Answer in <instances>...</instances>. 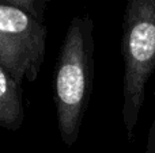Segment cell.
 Listing matches in <instances>:
<instances>
[{
	"label": "cell",
	"instance_id": "277c9868",
	"mask_svg": "<svg viewBox=\"0 0 155 153\" xmlns=\"http://www.w3.org/2000/svg\"><path fill=\"white\" fill-rule=\"evenodd\" d=\"M25 121L23 89L0 64V127L16 132Z\"/></svg>",
	"mask_w": 155,
	"mask_h": 153
},
{
	"label": "cell",
	"instance_id": "3957f363",
	"mask_svg": "<svg viewBox=\"0 0 155 153\" xmlns=\"http://www.w3.org/2000/svg\"><path fill=\"white\" fill-rule=\"evenodd\" d=\"M46 26L26 11L0 2V64L22 86L34 81L45 58Z\"/></svg>",
	"mask_w": 155,
	"mask_h": 153
},
{
	"label": "cell",
	"instance_id": "5b68a950",
	"mask_svg": "<svg viewBox=\"0 0 155 153\" xmlns=\"http://www.w3.org/2000/svg\"><path fill=\"white\" fill-rule=\"evenodd\" d=\"M3 3L11 4L14 7H18L21 10L26 11L35 19L44 22V15H45V8L48 0H0Z\"/></svg>",
	"mask_w": 155,
	"mask_h": 153
},
{
	"label": "cell",
	"instance_id": "7a4b0ae2",
	"mask_svg": "<svg viewBox=\"0 0 155 153\" xmlns=\"http://www.w3.org/2000/svg\"><path fill=\"white\" fill-rule=\"evenodd\" d=\"M123 123L134 138L146 89L155 70V0H127L121 34Z\"/></svg>",
	"mask_w": 155,
	"mask_h": 153
},
{
	"label": "cell",
	"instance_id": "6da1fadb",
	"mask_svg": "<svg viewBox=\"0 0 155 153\" xmlns=\"http://www.w3.org/2000/svg\"><path fill=\"white\" fill-rule=\"evenodd\" d=\"M94 22L88 15L71 20L57 57L53 81L60 138L68 148L78 141L94 80Z\"/></svg>",
	"mask_w": 155,
	"mask_h": 153
},
{
	"label": "cell",
	"instance_id": "8992f818",
	"mask_svg": "<svg viewBox=\"0 0 155 153\" xmlns=\"http://www.w3.org/2000/svg\"><path fill=\"white\" fill-rule=\"evenodd\" d=\"M154 103H155V88H154Z\"/></svg>",
	"mask_w": 155,
	"mask_h": 153
}]
</instances>
